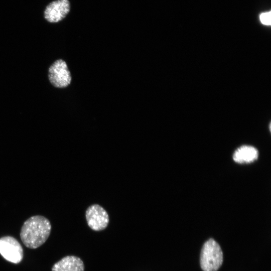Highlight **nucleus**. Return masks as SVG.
<instances>
[{"mask_svg":"<svg viewBox=\"0 0 271 271\" xmlns=\"http://www.w3.org/2000/svg\"><path fill=\"white\" fill-rule=\"evenodd\" d=\"M51 230L50 221L45 217L37 215L25 221L20 232V237L24 244L31 249L37 248L48 238Z\"/></svg>","mask_w":271,"mask_h":271,"instance_id":"obj_1","label":"nucleus"},{"mask_svg":"<svg viewBox=\"0 0 271 271\" xmlns=\"http://www.w3.org/2000/svg\"><path fill=\"white\" fill-rule=\"evenodd\" d=\"M223 261V252L219 243L212 238L206 241L200 254L201 269L203 271H217Z\"/></svg>","mask_w":271,"mask_h":271,"instance_id":"obj_2","label":"nucleus"},{"mask_svg":"<svg viewBox=\"0 0 271 271\" xmlns=\"http://www.w3.org/2000/svg\"><path fill=\"white\" fill-rule=\"evenodd\" d=\"M47 77L50 84L54 88L64 89L72 81L71 72L65 60L58 59L48 67Z\"/></svg>","mask_w":271,"mask_h":271,"instance_id":"obj_3","label":"nucleus"},{"mask_svg":"<svg viewBox=\"0 0 271 271\" xmlns=\"http://www.w3.org/2000/svg\"><path fill=\"white\" fill-rule=\"evenodd\" d=\"M0 254L7 260L18 263L23 259V249L15 238L6 236L0 238Z\"/></svg>","mask_w":271,"mask_h":271,"instance_id":"obj_4","label":"nucleus"},{"mask_svg":"<svg viewBox=\"0 0 271 271\" xmlns=\"http://www.w3.org/2000/svg\"><path fill=\"white\" fill-rule=\"evenodd\" d=\"M85 216L89 227L94 231L104 229L109 223V216L105 210L98 204L89 206Z\"/></svg>","mask_w":271,"mask_h":271,"instance_id":"obj_5","label":"nucleus"},{"mask_svg":"<svg viewBox=\"0 0 271 271\" xmlns=\"http://www.w3.org/2000/svg\"><path fill=\"white\" fill-rule=\"evenodd\" d=\"M70 10L68 0H56L47 6L44 11V18L49 22L57 23L65 18Z\"/></svg>","mask_w":271,"mask_h":271,"instance_id":"obj_6","label":"nucleus"},{"mask_svg":"<svg viewBox=\"0 0 271 271\" xmlns=\"http://www.w3.org/2000/svg\"><path fill=\"white\" fill-rule=\"evenodd\" d=\"M84 265L78 257L68 255L55 263L52 267V271H84Z\"/></svg>","mask_w":271,"mask_h":271,"instance_id":"obj_7","label":"nucleus"},{"mask_svg":"<svg viewBox=\"0 0 271 271\" xmlns=\"http://www.w3.org/2000/svg\"><path fill=\"white\" fill-rule=\"evenodd\" d=\"M258 155V151L254 147L242 146L234 152L233 159L238 163H248L257 159Z\"/></svg>","mask_w":271,"mask_h":271,"instance_id":"obj_8","label":"nucleus"},{"mask_svg":"<svg viewBox=\"0 0 271 271\" xmlns=\"http://www.w3.org/2000/svg\"><path fill=\"white\" fill-rule=\"evenodd\" d=\"M261 22L265 25H270V12L262 13L259 16Z\"/></svg>","mask_w":271,"mask_h":271,"instance_id":"obj_9","label":"nucleus"}]
</instances>
